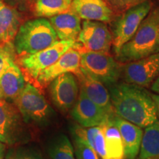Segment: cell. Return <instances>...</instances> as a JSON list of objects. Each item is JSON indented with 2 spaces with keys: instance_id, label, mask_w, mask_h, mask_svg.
<instances>
[{
  "instance_id": "cell-1",
  "label": "cell",
  "mask_w": 159,
  "mask_h": 159,
  "mask_svg": "<svg viewBox=\"0 0 159 159\" xmlns=\"http://www.w3.org/2000/svg\"><path fill=\"white\" fill-rule=\"evenodd\" d=\"M108 89L117 116L142 128L158 120L152 95L144 87L117 82Z\"/></svg>"
},
{
  "instance_id": "cell-2",
  "label": "cell",
  "mask_w": 159,
  "mask_h": 159,
  "mask_svg": "<svg viewBox=\"0 0 159 159\" xmlns=\"http://www.w3.org/2000/svg\"><path fill=\"white\" fill-rule=\"evenodd\" d=\"M159 52V7H152L135 34L116 55L119 63H128Z\"/></svg>"
},
{
  "instance_id": "cell-3",
  "label": "cell",
  "mask_w": 159,
  "mask_h": 159,
  "mask_svg": "<svg viewBox=\"0 0 159 159\" xmlns=\"http://www.w3.org/2000/svg\"><path fill=\"white\" fill-rule=\"evenodd\" d=\"M58 41L49 20L38 18L28 20L19 27L13 41L16 53L20 56L34 54Z\"/></svg>"
},
{
  "instance_id": "cell-4",
  "label": "cell",
  "mask_w": 159,
  "mask_h": 159,
  "mask_svg": "<svg viewBox=\"0 0 159 159\" xmlns=\"http://www.w3.org/2000/svg\"><path fill=\"white\" fill-rule=\"evenodd\" d=\"M24 122L39 126H47L55 116V112L43 95L34 85L27 83L13 101Z\"/></svg>"
},
{
  "instance_id": "cell-5",
  "label": "cell",
  "mask_w": 159,
  "mask_h": 159,
  "mask_svg": "<svg viewBox=\"0 0 159 159\" xmlns=\"http://www.w3.org/2000/svg\"><path fill=\"white\" fill-rule=\"evenodd\" d=\"M151 0L142 2L126 9L111 21L112 45L115 54L134 36L139 25L153 7Z\"/></svg>"
},
{
  "instance_id": "cell-6",
  "label": "cell",
  "mask_w": 159,
  "mask_h": 159,
  "mask_svg": "<svg viewBox=\"0 0 159 159\" xmlns=\"http://www.w3.org/2000/svg\"><path fill=\"white\" fill-rule=\"evenodd\" d=\"M80 70L109 87L118 82L122 66L108 53L85 51L81 52Z\"/></svg>"
},
{
  "instance_id": "cell-7",
  "label": "cell",
  "mask_w": 159,
  "mask_h": 159,
  "mask_svg": "<svg viewBox=\"0 0 159 159\" xmlns=\"http://www.w3.org/2000/svg\"><path fill=\"white\" fill-rule=\"evenodd\" d=\"M77 47H80V43H77L76 41L60 40L48 48L34 54L21 56L20 64L30 76L37 80L41 71L56 62L69 49L77 48Z\"/></svg>"
},
{
  "instance_id": "cell-8",
  "label": "cell",
  "mask_w": 159,
  "mask_h": 159,
  "mask_svg": "<svg viewBox=\"0 0 159 159\" xmlns=\"http://www.w3.org/2000/svg\"><path fill=\"white\" fill-rule=\"evenodd\" d=\"M121 75L126 83L149 87L159 75V52L122 66Z\"/></svg>"
},
{
  "instance_id": "cell-9",
  "label": "cell",
  "mask_w": 159,
  "mask_h": 159,
  "mask_svg": "<svg viewBox=\"0 0 159 159\" xmlns=\"http://www.w3.org/2000/svg\"><path fill=\"white\" fill-rule=\"evenodd\" d=\"M112 34L105 22L84 20L77 41L85 51L108 53L112 45Z\"/></svg>"
},
{
  "instance_id": "cell-10",
  "label": "cell",
  "mask_w": 159,
  "mask_h": 159,
  "mask_svg": "<svg viewBox=\"0 0 159 159\" xmlns=\"http://www.w3.org/2000/svg\"><path fill=\"white\" fill-rule=\"evenodd\" d=\"M49 83V93L53 104L62 111L72 108L80 92L77 76L71 72L64 73Z\"/></svg>"
},
{
  "instance_id": "cell-11",
  "label": "cell",
  "mask_w": 159,
  "mask_h": 159,
  "mask_svg": "<svg viewBox=\"0 0 159 159\" xmlns=\"http://www.w3.org/2000/svg\"><path fill=\"white\" fill-rule=\"evenodd\" d=\"M21 115L15 105L0 99V141L12 145L23 134Z\"/></svg>"
},
{
  "instance_id": "cell-12",
  "label": "cell",
  "mask_w": 159,
  "mask_h": 159,
  "mask_svg": "<svg viewBox=\"0 0 159 159\" xmlns=\"http://www.w3.org/2000/svg\"><path fill=\"white\" fill-rule=\"evenodd\" d=\"M71 115L80 125L85 128L101 126L110 116L90 100L81 89L77 102L71 108Z\"/></svg>"
},
{
  "instance_id": "cell-13",
  "label": "cell",
  "mask_w": 159,
  "mask_h": 159,
  "mask_svg": "<svg viewBox=\"0 0 159 159\" xmlns=\"http://www.w3.org/2000/svg\"><path fill=\"white\" fill-rule=\"evenodd\" d=\"M81 52L76 47L69 49L55 63L40 73L37 80L41 85H47L59 75L67 72L76 73L80 69Z\"/></svg>"
},
{
  "instance_id": "cell-14",
  "label": "cell",
  "mask_w": 159,
  "mask_h": 159,
  "mask_svg": "<svg viewBox=\"0 0 159 159\" xmlns=\"http://www.w3.org/2000/svg\"><path fill=\"white\" fill-rule=\"evenodd\" d=\"M113 122L117 127L124 145L125 159H134L140 150L143 131L142 128L121 118L114 113L110 115Z\"/></svg>"
},
{
  "instance_id": "cell-15",
  "label": "cell",
  "mask_w": 159,
  "mask_h": 159,
  "mask_svg": "<svg viewBox=\"0 0 159 159\" xmlns=\"http://www.w3.org/2000/svg\"><path fill=\"white\" fill-rule=\"evenodd\" d=\"M76 75L80 82V89L84 91L86 97L108 115L114 114L110 94L105 85L97 80L83 74L80 69Z\"/></svg>"
},
{
  "instance_id": "cell-16",
  "label": "cell",
  "mask_w": 159,
  "mask_h": 159,
  "mask_svg": "<svg viewBox=\"0 0 159 159\" xmlns=\"http://www.w3.org/2000/svg\"><path fill=\"white\" fill-rule=\"evenodd\" d=\"M71 10L80 19L102 22H111L114 15L105 0H72Z\"/></svg>"
},
{
  "instance_id": "cell-17",
  "label": "cell",
  "mask_w": 159,
  "mask_h": 159,
  "mask_svg": "<svg viewBox=\"0 0 159 159\" xmlns=\"http://www.w3.org/2000/svg\"><path fill=\"white\" fill-rule=\"evenodd\" d=\"M49 21L59 40L77 41L81 30V19L76 13L70 9L65 13L50 17Z\"/></svg>"
},
{
  "instance_id": "cell-18",
  "label": "cell",
  "mask_w": 159,
  "mask_h": 159,
  "mask_svg": "<svg viewBox=\"0 0 159 159\" xmlns=\"http://www.w3.org/2000/svg\"><path fill=\"white\" fill-rule=\"evenodd\" d=\"M25 85L22 71L16 63H13L0 77V99L13 102Z\"/></svg>"
},
{
  "instance_id": "cell-19",
  "label": "cell",
  "mask_w": 159,
  "mask_h": 159,
  "mask_svg": "<svg viewBox=\"0 0 159 159\" xmlns=\"http://www.w3.org/2000/svg\"><path fill=\"white\" fill-rule=\"evenodd\" d=\"M22 19V12L0 0V42L14 41Z\"/></svg>"
},
{
  "instance_id": "cell-20",
  "label": "cell",
  "mask_w": 159,
  "mask_h": 159,
  "mask_svg": "<svg viewBox=\"0 0 159 159\" xmlns=\"http://www.w3.org/2000/svg\"><path fill=\"white\" fill-rule=\"evenodd\" d=\"M99 127L104 135L105 149L108 159H125L122 137L110 116L108 120Z\"/></svg>"
},
{
  "instance_id": "cell-21",
  "label": "cell",
  "mask_w": 159,
  "mask_h": 159,
  "mask_svg": "<svg viewBox=\"0 0 159 159\" xmlns=\"http://www.w3.org/2000/svg\"><path fill=\"white\" fill-rule=\"evenodd\" d=\"M159 158V120L146 128L143 133L139 159Z\"/></svg>"
},
{
  "instance_id": "cell-22",
  "label": "cell",
  "mask_w": 159,
  "mask_h": 159,
  "mask_svg": "<svg viewBox=\"0 0 159 159\" xmlns=\"http://www.w3.org/2000/svg\"><path fill=\"white\" fill-rule=\"evenodd\" d=\"M72 0H36L31 7L35 16L50 18L71 9Z\"/></svg>"
},
{
  "instance_id": "cell-23",
  "label": "cell",
  "mask_w": 159,
  "mask_h": 159,
  "mask_svg": "<svg viewBox=\"0 0 159 159\" xmlns=\"http://www.w3.org/2000/svg\"><path fill=\"white\" fill-rule=\"evenodd\" d=\"M47 151L52 159H76L74 147L65 134H60L49 140Z\"/></svg>"
},
{
  "instance_id": "cell-24",
  "label": "cell",
  "mask_w": 159,
  "mask_h": 159,
  "mask_svg": "<svg viewBox=\"0 0 159 159\" xmlns=\"http://www.w3.org/2000/svg\"><path fill=\"white\" fill-rule=\"evenodd\" d=\"M15 59L13 43L0 42V77L10 66L15 63Z\"/></svg>"
},
{
  "instance_id": "cell-25",
  "label": "cell",
  "mask_w": 159,
  "mask_h": 159,
  "mask_svg": "<svg viewBox=\"0 0 159 159\" xmlns=\"http://www.w3.org/2000/svg\"><path fill=\"white\" fill-rule=\"evenodd\" d=\"M74 151L76 159H101L94 149L78 138H74Z\"/></svg>"
},
{
  "instance_id": "cell-26",
  "label": "cell",
  "mask_w": 159,
  "mask_h": 159,
  "mask_svg": "<svg viewBox=\"0 0 159 159\" xmlns=\"http://www.w3.org/2000/svg\"><path fill=\"white\" fill-rule=\"evenodd\" d=\"M8 159H43L42 155L36 149L19 148L9 154Z\"/></svg>"
},
{
  "instance_id": "cell-27",
  "label": "cell",
  "mask_w": 159,
  "mask_h": 159,
  "mask_svg": "<svg viewBox=\"0 0 159 159\" xmlns=\"http://www.w3.org/2000/svg\"><path fill=\"white\" fill-rule=\"evenodd\" d=\"M147 0H105L114 13H122L125 10Z\"/></svg>"
},
{
  "instance_id": "cell-28",
  "label": "cell",
  "mask_w": 159,
  "mask_h": 159,
  "mask_svg": "<svg viewBox=\"0 0 159 159\" xmlns=\"http://www.w3.org/2000/svg\"><path fill=\"white\" fill-rule=\"evenodd\" d=\"M4 2L22 13L27 11L29 7L28 0H4Z\"/></svg>"
},
{
  "instance_id": "cell-29",
  "label": "cell",
  "mask_w": 159,
  "mask_h": 159,
  "mask_svg": "<svg viewBox=\"0 0 159 159\" xmlns=\"http://www.w3.org/2000/svg\"><path fill=\"white\" fill-rule=\"evenodd\" d=\"M152 95V98L153 99L155 106H156V115L157 119L159 120V94H153Z\"/></svg>"
},
{
  "instance_id": "cell-30",
  "label": "cell",
  "mask_w": 159,
  "mask_h": 159,
  "mask_svg": "<svg viewBox=\"0 0 159 159\" xmlns=\"http://www.w3.org/2000/svg\"><path fill=\"white\" fill-rule=\"evenodd\" d=\"M151 90L159 94V75L151 85Z\"/></svg>"
},
{
  "instance_id": "cell-31",
  "label": "cell",
  "mask_w": 159,
  "mask_h": 159,
  "mask_svg": "<svg viewBox=\"0 0 159 159\" xmlns=\"http://www.w3.org/2000/svg\"><path fill=\"white\" fill-rule=\"evenodd\" d=\"M5 145L0 141V159H4L5 155Z\"/></svg>"
},
{
  "instance_id": "cell-32",
  "label": "cell",
  "mask_w": 159,
  "mask_h": 159,
  "mask_svg": "<svg viewBox=\"0 0 159 159\" xmlns=\"http://www.w3.org/2000/svg\"><path fill=\"white\" fill-rule=\"evenodd\" d=\"M36 2V0H28V6L29 7H33V5H34V3Z\"/></svg>"
},
{
  "instance_id": "cell-33",
  "label": "cell",
  "mask_w": 159,
  "mask_h": 159,
  "mask_svg": "<svg viewBox=\"0 0 159 159\" xmlns=\"http://www.w3.org/2000/svg\"><path fill=\"white\" fill-rule=\"evenodd\" d=\"M134 159H136V158H134ZM137 159H139V158H137Z\"/></svg>"
},
{
  "instance_id": "cell-34",
  "label": "cell",
  "mask_w": 159,
  "mask_h": 159,
  "mask_svg": "<svg viewBox=\"0 0 159 159\" xmlns=\"http://www.w3.org/2000/svg\"><path fill=\"white\" fill-rule=\"evenodd\" d=\"M158 159H159V158H158Z\"/></svg>"
}]
</instances>
